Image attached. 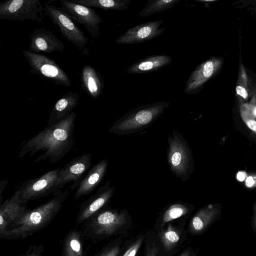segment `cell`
Instances as JSON below:
<instances>
[{"mask_svg": "<svg viewBox=\"0 0 256 256\" xmlns=\"http://www.w3.org/2000/svg\"><path fill=\"white\" fill-rule=\"evenodd\" d=\"M76 114L72 112L57 123L47 126L42 130L25 142L18 152L19 158L28 154H40L34 161L37 162L48 160L55 163L64 157L75 143L74 137V120Z\"/></svg>", "mask_w": 256, "mask_h": 256, "instance_id": "cell-1", "label": "cell"}, {"mask_svg": "<svg viewBox=\"0 0 256 256\" xmlns=\"http://www.w3.org/2000/svg\"><path fill=\"white\" fill-rule=\"evenodd\" d=\"M70 194V190H57L46 202L28 210L12 224L1 238L6 239L24 238L48 226L54 219Z\"/></svg>", "mask_w": 256, "mask_h": 256, "instance_id": "cell-2", "label": "cell"}, {"mask_svg": "<svg viewBox=\"0 0 256 256\" xmlns=\"http://www.w3.org/2000/svg\"><path fill=\"white\" fill-rule=\"evenodd\" d=\"M170 104L160 101L138 106L116 120L108 132L118 136L138 133L152 125Z\"/></svg>", "mask_w": 256, "mask_h": 256, "instance_id": "cell-3", "label": "cell"}, {"mask_svg": "<svg viewBox=\"0 0 256 256\" xmlns=\"http://www.w3.org/2000/svg\"><path fill=\"white\" fill-rule=\"evenodd\" d=\"M166 160L171 172L183 182L188 180L194 170L191 149L183 135L173 130L168 138Z\"/></svg>", "mask_w": 256, "mask_h": 256, "instance_id": "cell-4", "label": "cell"}, {"mask_svg": "<svg viewBox=\"0 0 256 256\" xmlns=\"http://www.w3.org/2000/svg\"><path fill=\"white\" fill-rule=\"evenodd\" d=\"M44 12L64 37L84 54H88V38L75 22L60 8L45 4Z\"/></svg>", "mask_w": 256, "mask_h": 256, "instance_id": "cell-5", "label": "cell"}, {"mask_svg": "<svg viewBox=\"0 0 256 256\" xmlns=\"http://www.w3.org/2000/svg\"><path fill=\"white\" fill-rule=\"evenodd\" d=\"M22 54L30 67V72L55 84L66 87L72 86L68 76L54 60L28 50L23 51Z\"/></svg>", "mask_w": 256, "mask_h": 256, "instance_id": "cell-6", "label": "cell"}, {"mask_svg": "<svg viewBox=\"0 0 256 256\" xmlns=\"http://www.w3.org/2000/svg\"><path fill=\"white\" fill-rule=\"evenodd\" d=\"M44 8L38 0H10L0 2V18L42 22Z\"/></svg>", "mask_w": 256, "mask_h": 256, "instance_id": "cell-7", "label": "cell"}, {"mask_svg": "<svg viewBox=\"0 0 256 256\" xmlns=\"http://www.w3.org/2000/svg\"><path fill=\"white\" fill-rule=\"evenodd\" d=\"M60 168L51 170L42 176L24 182L18 190L22 202L45 197L56 192V184Z\"/></svg>", "mask_w": 256, "mask_h": 256, "instance_id": "cell-8", "label": "cell"}, {"mask_svg": "<svg viewBox=\"0 0 256 256\" xmlns=\"http://www.w3.org/2000/svg\"><path fill=\"white\" fill-rule=\"evenodd\" d=\"M63 11L75 22L83 25L91 37L96 39L100 33V24L103 20L100 16L90 7L78 4L71 0L60 1Z\"/></svg>", "mask_w": 256, "mask_h": 256, "instance_id": "cell-9", "label": "cell"}, {"mask_svg": "<svg viewBox=\"0 0 256 256\" xmlns=\"http://www.w3.org/2000/svg\"><path fill=\"white\" fill-rule=\"evenodd\" d=\"M92 155L86 154L74 158L63 168H60L56 187L58 190L63 188L67 184L74 182L69 190L78 188L80 182L90 169Z\"/></svg>", "mask_w": 256, "mask_h": 256, "instance_id": "cell-10", "label": "cell"}, {"mask_svg": "<svg viewBox=\"0 0 256 256\" xmlns=\"http://www.w3.org/2000/svg\"><path fill=\"white\" fill-rule=\"evenodd\" d=\"M90 220L89 230L94 236L109 235L116 232L126 222L124 210H106L100 211Z\"/></svg>", "mask_w": 256, "mask_h": 256, "instance_id": "cell-11", "label": "cell"}, {"mask_svg": "<svg viewBox=\"0 0 256 256\" xmlns=\"http://www.w3.org/2000/svg\"><path fill=\"white\" fill-rule=\"evenodd\" d=\"M222 64V58L218 57H212L201 63L190 76L184 92L189 94L198 92L204 84L218 72Z\"/></svg>", "mask_w": 256, "mask_h": 256, "instance_id": "cell-12", "label": "cell"}, {"mask_svg": "<svg viewBox=\"0 0 256 256\" xmlns=\"http://www.w3.org/2000/svg\"><path fill=\"white\" fill-rule=\"evenodd\" d=\"M162 20L152 21L128 28L116 40L120 44H132L150 40L163 33L166 28H160Z\"/></svg>", "mask_w": 256, "mask_h": 256, "instance_id": "cell-13", "label": "cell"}, {"mask_svg": "<svg viewBox=\"0 0 256 256\" xmlns=\"http://www.w3.org/2000/svg\"><path fill=\"white\" fill-rule=\"evenodd\" d=\"M115 188L110 186V181L100 186L96 192L81 205L76 222H82L90 220L99 212L111 200Z\"/></svg>", "mask_w": 256, "mask_h": 256, "instance_id": "cell-14", "label": "cell"}, {"mask_svg": "<svg viewBox=\"0 0 256 256\" xmlns=\"http://www.w3.org/2000/svg\"><path fill=\"white\" fill-rule=\"evenodd\" d=\"M30 42L28 51L40 54L52 53L55 51L63 52L64 44L52 32L40 28L34 30L30 36Z\"/></svg>", "mask_w": 256, "mask_h": 256, "instance_id": "cell-15", "label": "cell"}, {"mask_svg": "<svg viewBox=\"0 0 256 256\" xmlns=\"http://www.w3.org/2000/svg\"><path fill=\"white\" fill-rule=\"evenodd\" d=\"M26 206L20 200L18 192L7 199L0 208V234H4L28 211Z\"/></svg>", "mask_w": 256, "mask_h": 256, "instance_id": "cell-16", "label": "cell"}, {"mask_svg": "<svg viewBox=\"0 0 256 256\" xmlns=\"http://www.w3.org/2000/svg\"><path fill=\"white\" fill-rule=\"evenodd\" d=\"M108 166V160L104 159L93 166L80 182L74 198L90 194L104 178Z\"/></svg>", "mask_w": 256, "mask_h": 256, "instance_id": "cell-17", "label": "cell"}, {"mask_svg": "<svg viewBox=\"0 0 256 256\" xmlns=\"http://www.w3.org/2000/svg\"><path fill=\"white\" fill-rule=\"evenodd\" d=\"M78 94L70 92L61 97L55 104L48 118V125L50 126L69 116L78 104Z\"/></svg>", "mask_w": 256, "mask_h": 256, "instance_id": "cell-18", "label": "cell"}, {"mask_svg": "<svg viewBox=\"0 0 256 256\" xmlns=\"http://www.w3.org/2000/svg\"><path fill=\"white\" fill-rule=\"evenodd\" d=\"M81 86L90 97L97 98L101 94L104 80L100 73L90 66L84 65L81 72Z\"/></svg>", "mask_w": 256, "mask_h": 256, "instance_id": "cell-19", "label": "cell"}, {"mask_svg": "<svg viewBox=\"0 0 256 256\" xmlns=\"http://www.w3.org/2000/svg\"><path fill=\"white\" fill-rule=\"evenodd\" d=\"M171 57L166 54L153 55L140 60L128 67L129 74H144L160 69L170 64Z\"/></svg>", "mask_w": 256, "mask_h": 256, "instance_id": "cell-20", "label": "cell"}, {"mask_svg": "<svg viewBox=\"0 0 256 256\" xmlns=\"http://www.w3.org/2000/svg\"><path fill=\"white\" fill-rule=\"evenodd\" d=\"M220 213L219 205L210 204L200 208L192 218L190 227L196 234L204 232L218 218Z\"/></svg>", "mask_w": 256, "mask_h": 256, "instance_id": "cell-21", "label": "cell"}, {"mask_svg": "<svg viewBox=\"0 0 256 256\" xmlns=\"http://www.w3.org/2000/svg\"><path fill=\"white\" fill-rule=\"evenodd\" d=\"M254 88L241 60L240 59L236 94L240 105L246 104L250 98H252L254 94Z\"/></svg>", "mask_w": 256, "mask_h": 256, "instance_id": "cell-22", "label": "cell"}, {"mask_svg": "<svg viewBox=\"0 0 256 256\" xmlns=\"http://www.w3.org/2000/svg\"><path fill=\"white\" fill-rule=\"evenodd\" d=\"M72 2L87 6L94 7L105 10H122L126 9L131 2L130 0H71Z\"/></svg>", "mask_w": 256, "mask_h": 256, "instance_id": "cell-23", "label": "cell"}, {"mask_svg": "<svg viewBox=\"0 0 256 256\" xmlns=\"http://www.w3.org/2000/svg\"><path fill=\"white\" fill-rule=\"evenodd\" d=\"M80 233L76 230L70 232L64 244V256H82L83 247Z\"/></svg>", "mask_w": 256, "mask_h": 256, "instance_id": "cell-24", "label": "cell"}, {"mask_svg": "<svg viewBox=\"0 0 256 256\" xmlns=\"http://www.w3.org/2000/svg\"><path fill=\"white\" fill-rule=\"evenodd\" d=\"M180 0H148L144 8L138 13L141 17L163 12L170 8Z\"/></svg>", "mask_w": 256, "mask_h": 256, "instance_id": "cell-25", "label": "cell"}, {"mask_svg": "<svg viewBox=\"0 0 256 256\" xmlns=\"http://www.w3.org/2000/svg\"><path fill=\"white\" fill-rule=\"evenodd\" d=\"M191 210V206L183 202H176L170 204L165 210L162 217L164 223L179 218L186 214Z\"/></svg>", "mask_w": 256, "mask_h": 256, "instance_id": "cell-26", "label": "cell"}, {"mask_svg": "<svg viewBox=\"0 0 256 256\" xmlns=\"http://www.w3.org/2000/svg\"><path fill=\"white\" fill-rule=\"evenodd\" d=\"M160 238L164 248L167 250H170L178 242L180 234L177 230L169 224L167 229L162 232Z\"/></svg>", "mask_w": 256, "mask_h": 256, "instance_id": "cell-27", "label": "cell"}, {"mask_svg": "<svg viewBox=\"0 0 256 256\" xmlns=\"http://www.w3.org/2000/svg\"><path fill=\"white\" fill-rule=\"evenodd\" d=\"M240 116L247 126L256 134V120L250 114L246 104L240 105Z\"/></svg>", "mask_w": 256, "mask_h": 256, "instance_id": "cell-28", "label": "cell"}, {"mask_svg": "<svg viewBox=\"0 0 256 256\" xmlns=\"http://www.w3.org/2000/svg\"><path fill=\"white\" fill-rule=\"evenodd\" d=\"M142 242V238H138L128 248L122 256H135Z\"/></svg>", "mask_w": 256, "mask_h": 256, "instance_id": "cell-29", "label": "cell"}, {"mask_svg": "<svg viewBox=\"0 0 256 256\" xmlns=\"http://www.w3.org/2000/svg\"><path fill=\"white\" fill-rule=\"evenodd\" d=\"M245 184L248 188L256 187V174L249 175L246 179Z\"/></svg>", "mask_w": 256, "mask_h": 256, "instance_id": "cell-30", "label": "cell"}, {"mask_svg": "<svg viewBox=\"0 0 256 256\" xmlns=\"http://www.w3.org/2000/svg\"><path fill=\"white\" fill-rule=\"evenodd\" d=\"M256 100L254 97H252V100L250 103L245 104L252 115L256 118Z\"/></svg>", "mask_w": 256, "mask_h": 256, "instance_id": "cell-31", "label": "cell"}, {"mask_svg": "<svg viewBox=\"0 0 256 256\" xmlns=\"http://www.w3.org/2000/svg\"><path fill=\"white\" fill-rule=\"evenodd\" d=\"M120 248L115 246L107 250L101 256H117L119 252Z\"/></svg>", "mask_w": 256, "mask_h": 256, "instance_id": "cell-32", "label": "cell"}, {"mask_svg": "<svg viewBox=\"0 0 256 256\" xmlns=\"http://www.w3.org/2000/svg\"><path fill=\"white\" fill-rule=\"evenodd\" d=\"M39 248L36 247L30 248L29 250L22 256H40V252L38 251Z\"/></svg>", "mask_w": 256, "mask_h": 256, "instance_id": "cell-33", "label": "cell"}, {"mask_svg": "<svg viewBox=\"0 0 256 256\" xmlns=\"http://www.w3.org/2000/svg\"><path fill=\"white\" fill-rule=\"evenodd\" d=\"M158 252V248L156 246H147L146 256H156Z\"/></svg>", "mask_w": 256, "mask_h": 256, "instance_id": "cell-34", "label": "cell"}, {"mask_svg": "<svg viewBox=\"0 0 256 256\" xmlns=\"http://www.w3.org/2000/svg\"><path fill=\"white\" fill-rule=\"evenodd\" d=\"M252 227L256 233V203L254 208V215L252 218Z\"/></svg>", "mask_w": 256, "mask_h": 256, "instance_id": "cell-35", "label": "cell"}, {"mask_svg": "<svg viewBox=\"0 0 256 256\" xmlns=\"http://www.w3.org/2000/svg\"><path fill=\"white\" fill-rule=\"evenodd\" d=\"M246 176V174L245 172H240L237 174V178L240 181H243Z\"/></svg>", "mask_w": 256, "mask_h": 256, "instance_id": "cell-36", "label": "cell"}, {"mask_svg": "<svg viewBox=\"0 0 256 256\" xmlns=\"http://www.w3.org/2000/svg\"><path fill=\"white\" fill-rule=\"evenodd\" d=\"M180 256H192L190 251L185 250Z\"/></svg>", "mask_w": 256, "mask_h": 256, "instance_id": "cell-37", "label": "cell"}, {"mask_svg": "<svg viewBox=\"0 0 256 256\" xmlns=\"http://www.w3.org/2000/svg\"><path fill=\"white\" fill-rule=\"evenodd\" d=\"M252 97H254V99L256 101V88H254V94Z\"/></svg>", "mask_w": 256, "mask_h": 256, "instance_id": "cell-38", "label": "cell"}]
</instances>
